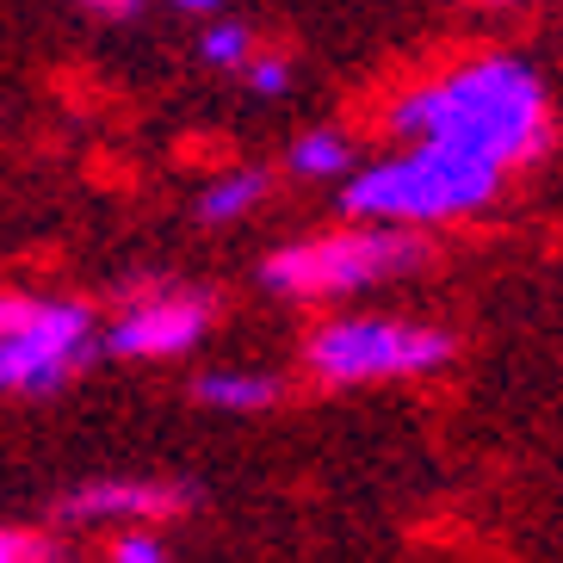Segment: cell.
<instances>
[{
	"label": "cell",
	"instance_id": "6da1fadb",
	"mask_svg": "<svg viewBox=\"0 0 563 563\" xmlns=\"http://www.w3.org/2000/svg\"><path fill=\"white\" fill-rule=\"evenodd\" d=\"M390 131L409 143L471 150L508 174L551 150V100L545 81L520 56H477V63L446 68L440 81L402 93L390 106Z\"/></svg>",
	"mask_w": 563,
	"mask_h": 563
},
{
	"label": "cell",
	"instance_id": "7a4b0ae2",
	"mask_svg": "<svg viewBox=\"0 0 563 563\" xmlns=\"http://www.w3.org/2000/svg\"><path fill=\"white\" fill-rule=\"evenodd\" d=\"M501 167L483 162L452 143H415L402 155L365 162L341 186V211L360 223H397V230H421V223H452L464 211H483L496 199Z\"/></svg>",
	"mask_w": 563,
	"mask_h": 563
},
{
	"label": "cell",
	"instance_id": "3957f363",
	"mask_svg": "<svg viewBox=\"0 0 563 563\" xmlns=\"http://www.w3.org/2000/svg\"><path fill=\"white\" fill-rule=\"evenodd\" d=\"M421 242L397 223H353V230L316 235V242H291L273 261L261 266V279L279 291V298H347V291H365V285L402 279L421 266Z\"/></svg>",
	"mask_w": 563,
	"mask_h": 563
},
{
	"label": "cell",
	"instance_id": "277c9868",
	"mask_svg": "<svg viewBox=\"0 0 563 563\" xmlns=\"http://www.w3.org/2000/svg\"><path fill=\"white\" fill-rule=\"evenodd\" d=\"M303 360L322 384L421 378L452 360V334L428 322H397V316H341L303 341Z\"/></svg>",
	"mask_w": 563,
	"mask_h": 563
},
{
	"label": "cell",
	"instance_id": "5b68a950",
	"mask_svg": "<svg viewBox=\"0 0 563 563\" xmlns=\"http://www.w3.org/2000/svg\"><path fill=\"white\" fill-rule=\"evenodd\" d=\"M93 316L81 303L44 298L25 329L0 334V397H51L93 360Z\"/></svg>",
	"mask_w": 563,
	"mask_h": 563
},
{
	"label": "cell",
	"instance_id": "8992f818",
	"mask_svg": "<svg viewBox=\"0 0 563 563\" xmlns=\"http://www.w3.org/2000/svg\"><path fill=\"white\" fill-rule=\"evenodd\" d=\"M217 310L192 291H162V298H143L118 316L106 329V347L118 360H174V353H192L211 334Z\"/></svg>",
	"mask_w": 563,
	"mask_h": 563
},
{
	"label": "cell",
	"instance_id": "52a82bcc",
	"mask_svg": "<svg viewBox=\"0 0 563 563\" xmlns=\"http://www.w3.org/2000/svg\"><path fill=\"white\" fill-rule=\"evenodd\" d=\"M192 496L180 483H87L75 496H63V520H167V514H186Z\"/></svg>",
	"mask_w": 563,
	"mask_h": 563
},
{
	"label": "cell",
	"instance_id": "ba28073f",
	"mask_svg": "<svg viewBox=\"0 0 563 563\" xmlns=\"http://www.w3.org/2000/svg\"><path fill=\"white\" fill-rule=\"evenodd\" d=\"M192 397L211 402V409H230V415H254V409H273L285 397V384L273 372H205L192 384Z\"/></svg>",
	"mask_w": 563,
	"mask_h": 563
},
{
	"label": "cell",
	"instance_id": "9c48e42d",
	"mask_svg": "<svg viewBox=\"0 0 563 563\" xmlns=\"http://www.w3.org/2000/svg\"><path fill=\"white\" fill-rule=\"evenodd\" d=\"M261 199H266V174L261 167H235V174H223V180L205 186L199 217L205 223H235V217H249Z\"/></svg>",
	"mask_w": 563,
	"mask_h": 563
},
{
	"label": "cell",
	"instance_id": "30bf717a",
	"mask_svg": "<svg viewBox=\"0 0 563 563\" xmlns=\"http://www.w3.org/2000/svg\"><path fill=\"white\" fill-rule=\"evenodd\" d=\"M291 174L298 180H341V174H353V143L341 131H303L291 143Z\"/></svg>",
	"mask_w": 563,
	"mask_h": 563
},
{
	"label": "cell",
	"instance_id": "8fae6325",
	"mask_svg": "<svg viewBox=\"0 0 563 563\" xmlns=\"http://www.w3.org/2000/svg\"><path fill=\"white\" fill-rule=\"evenodd\" d=\"M205 63L211 68H249V56H254V37H249V25H235V19H217L211 32H205Z\"/></svg>",
	"mask_w": 563,
	"mask_h": 563
},
{
	"label": "cell",
	"instance_id": "7c38bea8",
	"mask_svg": "<svg viewBox=\"0 0 563 563\" xmlns=\"http://www.w3.org/2000/svg\"><path fill=\"white\" fill-rule=\"evenodd\" d=\"M242 75H249V87H254V93H266V100L291 87V63H285V56H273V51H254Z\"/></svg>",
	"mask_w": 563,
	"mask_h": 563
},
{
	"label": "cell",
	"instance_id": "4fadbf2b",
	"mask_svg": "<svg viewBox=\"0 0 563 563\" xmlns=\"http://www.w3.org/2000/svg\"><path fill=\"white\" fill-rule=\"evenodd\" d=\"M112 563H167V545L155 539V532L131 527V532H124V539L112 545Z\"/></svg>",
	"mask_w": 563,
	"mask_h": 563
},
{
	"label": "cell",
	"instance_id": "5bb4252c",
	"mask_svg": "<svg viewBox=\"0 0 563 563\" xmlns=\"http://www.w3.org/2000/svg\"><path fill=\"white\" fill-rule=\"evenodd\" d=\"M87 13H100V19H136L143 13V0H81Z\"/></svg>",
	"mask_w": 563,
	"mask_h": 563
},
{
	"label": "cell",
	"instance_id": "9a60e30c",
	"mask_svg": "<svg viewBox=\"0 0 563 563\" xmlns=\"http://www.w3.org/2000/svg\"><path fill=\"white\" fill-rule=\"evenodd\" d=\"M25 551H32V539H19V532L0 527V563H25Z\"/></svg>",
	"mask_w": 563,
	"mask_h": 563
},
{
	"label": "cell",
	"instance_id": "2e32d148",
	"mask_svg": "<svg viewBox=\"0 0 563 563\" xmlns=\"http://www.w3.org/2000/svg\"><path fill=\"white\" fill-rule=\"evenodd\" d=\"M25 563H68L56 545H44V539H32V551H25Z\"/></svg>",
	"mask_w": 563,
	"mask_h": 563
},
{
	"label": "cell",
	"instance_id": "e0dca14e",
	"mask_svg": "<svg viewBox=\"0 0 563 563\" xmlns=\"http://www.w3.org/2000/svg\"><path fill=\"white\" fill-rule=\"evenodd\" d=\"M174 7H180V13H217L223 0H174Z\"/></svg>",
	"mask_w": 563,
	"mask_h": 563
},
{
	"label": "cell",
	"instance_id": "ac0fdd59",
	"mask_svg": "<svg viewBox=\"0 0 563 563\" xmlns=\"http://www.w3.org/2000/svg\"><path fill=\"white\" fill-rule=\"evenodd\" d=\"M471 7H514V0H471Z\"/></svg>",
	"mask_w": 563,
	"mask_h": 563
}]
</instances>
